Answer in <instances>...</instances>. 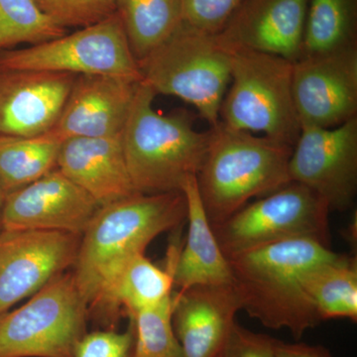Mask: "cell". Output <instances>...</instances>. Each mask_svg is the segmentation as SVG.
<instances>
[{
  "mask_svg": "<svg viewBox=\"0 0 357 357\" xmlns=\"http://www.w3.org/2000/svg\"><path fill=\"white\" fill-rule=\"evenodd\" d=\"M335 253L318 241L299 238L227 257L243 311L266 328H286L300 340L321 323L303 279L312 266Z\"/></svg>",
  "mask_w": 357,
  "mask_h": 357,
  "instance_id": "6da1fadb",
  "label": "cell"
},
{
  "mask_svg": "<svg viewBox=\"0 0 357 357\" xmlns=\"http://www.w3.org/2000/svg\"><path fill=\"white\" fill-rule=\"evenodd\" d=\"M187 220L183 192L138 194L100 206L82 234L72 268L88 309L133 256L145 253L160 234Z\"/></svg>",
  "mask_w": 357,
  "mask_h": 357,
  "instance_id": "7a4b0ae2",
  "label": "cell"
},
{
  "mask_svg": "<svg viewBox=\"0 0 357 357\" xmlns=\"http://www.w3.org/2000/svg\"><path fill=\"white\" fill-rule=\"evenodd\" d=\"M156 96L140 82L121 132L129 175L139 194L182 192L185 181L199 173L211 139L210 129L197 130L187 110L157 112Z\"/></svg>",
  "mask_w": 357,
  "mask_h": 357,
  "instance_id": "3957f363",
  "label": "cell"
},
{
  "mask_svg": "<svg viewBox=\"0 0 357 357\" xmlns=\"http://www.w3.org/2000/svg\"><path fill=\"white\" fill-rule=\"evenodd\" d=\"M197 184L206 217L218 225L250 202L291 183L289 161L293 147L218 122Z\"/></svg>",
  "mask_w": 357,
  "mask_h": 357,
  "instance_id": "277c9868",
  "label": "cell"
},
{
  "mask_svg": "<svg viewBox=\"0 0 357 357\" xmlns=\"http://www.w3.org/2000/svg\"><path fill=\"white\" fill-rule=\"evenodd\" d=\"M229 51L231 84L220 105V121L295 146L301 122L294 102V62L262 52Z\"/></svg>",
  "mask_w": 357,
  "mask_h": 357,
  "instance_id": "5b68a950",
  "label": "cell"
},
{
  "mask_svg": "<svg viewBox=\"0 0 357 357\" xmlns=\"http://www.w3.org/2000/svg\"><path fill=\"white\" fill-rule=\"evenodd\" d=\"M142 82L156 95L176 96L198 110L210 128L230 84V53L218 35L183 22L158 48L138 63Z\"/></svg>",
  "mask_w": 357,
  "mask_h": 357,
  "instance_id": "8992f818",
  "label": "cell"
},
{
  "mask_svg": "<svg viewBox=\"0 0 357 357\" xmlns=\"http://www.w3.org/2000/svg\"><path fill=\"white\" fill-rule=\"evenodd\" d=\"M88 321L74 275H59L23 306L0 312V357H75Z\"/></svg>",
  "mask_w": 357,
  "mask_h": 357,
  "instance_id": "52a82bcc",
  "label": "cell"
},
{
  "mask_svg": "<svg viewBox=\"0 0 357 357\" xmlns=\"http://www.w3.org/2000/svg\"><path fill=\"white\" fill-rule=\"evenodd\" d=\"M331 211L318 194L291 182L211 227L227 258L290 239H314L331 246Z\"/></svg>",
  "mask_w": 357,
  "mask_h": 357,
  "instance_id": "ba28073f",
  "label": "cell"
},
{
  "mask_svg": "<svg viewBox=\"0 0 357 357\" xmlns=\"http://www.w3.org/2000/svg\"><path fill=\"white\" fill-rule=\"evenodd\" d=\"M0 67L77 75H105L142 82L116 13L72 34L0 52Z\"/></svg>",
  "mask_w": 357,
  "mask_h": 357,
  "instance_id": "9c48e42d",
  "label": "cell"
},
{
  "mask_svg": "<svg viewBox=\"0 0 357 357\" xmlns=\"http://www.w3.org/2000/svg\"><path fill=\"white\" fill-rule=\"evenodd\" d=\"M289 176L325 199L331 211L349 210L357 192V117L333 128L301 126Z\"/></svg>",
  "mask_w": 357,
  "mask_h": 357,
  "instance_id": "30bf717a",
  "label": "cell"
},
{
  "mask_svg": "<svg viewBox=\"0 0 357 357\" xmlns=\"http://www.w3.org/2000/svg\"><path fill=\"white\" fill-rule=\"evenodd\" d=\"M81 234L3 229L0 234V312L31 297L76 263Z\"/></svg>",
  "mask_w": 357,
  "mask_h": 357,
  "instance_id": "8fae6325",
  "label": "cell"
},
{
  "mask_svg": "<svg viewBox=\"0 0 357 357\" xmlns=\"http://www.w3.org/2000/svg\"><path fill=\"white\" fill-rule=\"evenodd\" d=\"M301 126L333 128L357 117V46L293 63Z\"/></svg>",
  "mask_w": 357,
  "mask_h": 357,
  "instance_id": "7c38bea8",
  "label": "cell"
},
{
  "mask_svg": "<svg viewBox=\"0 0 357 357\" xmlns=\"http://www.w3.org/2000/svg\"><path fill=\"white\" fill-rule=\"evenodd\" d=\"M100 206L58 169L6 196L3 229L83 234Z\"/></svg>",
  "mask_w": 357,
  "mask_h": 357,
  "instance_id": "4fadbf2b",
  "label": "cell"
},
{
  "mask_svg": "<svg viewBox=\"0 0 357 357\" xmlns=\"http://www.w3.org/2000/svg\"><path fill=\"white\" fill-rule=\"evenodd\" d=\"M77 76L0 67V136L33 137L48 133Z\"/></svg>",
  "mask_w": 357,
  "mask_h": 357,
  "instance_id": "5bb4252c",
  "label": "cell"
},
{
  "mask_svg": "<svg viewBox=\"0 0 357 357\" xmlns=\"http://www.w3.org/2000/svg\"><path fill=\"white\" fill-rule=\"evenodd\" d=\"M139 84L105 75H79L48 133L60 141L119 135Z\"/></svg>",
  "mask_w": 357,
  "mask_h": 357,
  "instance_id": "9a60e30c",
  "label": "cell"
},
{
  "mask_svg": "<svg viewBox=\"0 0 357 357\" xmlns=\"http://www.w3.org/2000/svg\"><path fill=\"white\" fill-rule=\"evenodd\" d=\"M234 284L198 285L173 292L172 326L184 357H220L237 312Z\"/></svg>",
  "mask_w": 357,
  "mask_h": 357,
  "instance_id": "2e32d148",
  "label": "cell"
},
{
  "mask_svg": "<svg viewBox=\"0 0 357 357\" xmlns=\"http://www.w3.org/2000/svg\"><path fill=\"white\" fill-rule=\"evenodd\" d=\"M307 0H244L218 38L229 50L244 49L296 62L302 56Z\"/></svg>",
  "mask_w": 357,
  "mask_h": 357,
  "instance_id": "e0dca14e",
  "label": "cell"
},
{
  "mask_svg": "<svg viewBox=\"0 0 357 357\" xmlns=\"http://www.w3.org/2000/svg\"><path fill=\"white\" fill-rule=\"evenodd\" d=\"M57 169L100 206L138 194L129 175L121 134L63 141Z\"/></svg>",
  "mask_w": 357,
  "mask_h": 357,
  "instance_id": "ac0fdd59",
  "label": "cell"
},
{
  "mask_svg": "<svg viewBox=\"0 0 357 357\" xmlns=\"http://www.w3.org/2000/svg\"><path fill=\"white\" fill-rule=\"evenodd\" d=\"M172 245L166 269L145 253L131 257L109 282L88 309L89 321L102 330H114L121 317L128 318L163 302L173 293L174 267L180 249Z\"/></svg>",
  "mask_w": 357,
  "mask_h": 357,
  "instance_id": "d6986e66",
  "label": "cell"
},
{
  "mask_svg": "<svg viewBox=\"0 0 357 357\" xmlns=\"http://www.w3.org/2000/svg\"><path fill=\"white\" fill-rule=\"evenodd\" d=\"M182 192L187 203L188 234L174 267L176 292L198 285L234 283L229 260L218 245L206 217L195 176L185 181Z\"/></svg>",
  "mask_w": 357,
  "mask_h": 357,
  "instance_id": "ffe728a7",
  "label": "cell"
},
{
  "mask_svg": "<svg viewBox=\"0 0 357 357\" xmlns=\"http://www.w3.org/2000/svg\"><path fill=\"white\" fill-rule=\"evenodd\" d=\"M305 291L321 321L357 319V260L335 253L305 274Z\"/></svg>",
  "mask_w": 357,
  "mask_h": 357,
  "instance_id": "44dd1931",
  "label": "cell"
},
{
  "mask_svg": "<svg viewBox=\"0 0 357 357\" xmlns=\"http://www.w3.org/2000/svg\"><path fill=\"white\" fill-rule=\"evenodd\" d=\"M115 13L138 63L183 23L181 0H115Z\"/></svg>",
  "mask_w": 357,
  "mask_h": 357,
  "instance_id": "7402d4cb",
  "label": "cell"
},
{
  "mask_svg": "<svg viewBox=\"0 0 357 357\" xmlns=\"http://www.w3.org/2000/svg\"><path fill=\"white\" fill-rule=\"evenodd\" d=\"M62 142L49 133L0 136V185L6 196L56 170Z\"/></svg>",
  "mask_w": 357,
  "mask_h": 357,
  "instance_id": "603a6c76",
  "label": "cell"
},
{
  "mask_svg": "<svg viewBox=\"0 0 357 357\" xmlns=\"http://www.w3.org/2000/svg\"><path fill=\"white\" fill-rule=\"evenodd\" d=\"M357 0H307L302 57L357 46Z\"/></svg>",
  "mask_w": 357,
  "mask_h": 357,
  "instance_id": "cb8c5ba5",
  "label": "cell"
},
{
  "mask_svg": "<svg viewBox=\"0 0 357 357\" xmlns=\"http://www.w3.org/2000/svg\"><path fill=\"white\" fill-rule=\"evenodd\" d=\"M68 29L42 13L34 0H0V52L60 38Z\"/></svg>",
  "mask_w": 357,
  "mask_h": 357,
  "instance_id": "d4e9b609",
  "label": "cell"
},
{
  "mask_svg": "<svg viewBox=\"0 0 357 357\" xmlns=\"http://www.w3.org/2000/svg\"><path fill=\"white\" fill-rule=\"evenodd\" d=\"M173 293L131 317L135 326L132 357H184L172 326Z\"/></svg>",
  "mask_w": 357,
  "mask_h": 357,
  "instance_id": "484cf974",
  "label": "cell"
},
{
  "mask_svg": "<svg viewBox=\"0 0 357 357\" xmlns=\"http://www.w3.org/2000/svg\"><path fill=\"white\" fill-rule=\"evenodd\" d=\"M42 13L62 27L84 28L115 13V0H34Z\"/></svg>",
  "mask_w": 357,
  "mask_h": 357,
  "instance_id": "4316f807",
  "label": "cell"
},
{
  "mask_svg": "<svg viewBox=\"0 0 357 357\" xmlns=\"http://www.w3.org/2000/svg\"><path fill=\"white\" fill-rule=\"evenodd\" d=\"M183 22L199 31L218 35L244 0H181Z\"/></svg>",
  "mask_w": 357,
  "mask_h": 357,
  "instance_id": "83f0119b",
  "label": "cell"
},
{
  "mask_svg": "<svg viewBox=\"0 0 357 357\" xmlns=\"http://www.w3.org/2000/svg\"><path fill=\"white\" fill-rule=\"evenodd\" d=\"M135 344V326L129 319L128 330H100L86 333L76 349L75 357H132Z\"/></svg>",
  "mask_w": 357,
  "mask_h": 357,
  "instance_id": "f1b7e54d",
  "label": "cell"
},
{
  "mask_svg": "<svg viewBox=\"0 0 357 357\" xmlns=\"http://www.w3.org/2000/svg\"><path fill=\"white\" fill-rule=\"evenodd\" d=\"M220 357H276L273 337L234 324Z\"/></svg>",
  "mask_w": 357,
  "mask_h": 357,
  "instance_id": "f546056e",
  "label": "cell"
},
{
  "mask_svg": "<svg viewBox=\"0 0 357 357\" xmlns=\"http://www.w3.org/2000/svg\"><path fill=\"white\" fill-rule=\"evenodd\" d=\"M273 347L276 357H333L321 345L287 344L273 338Z\"/></svg>",
  "mask_w": 357,
  "mask_h": 357,
  "instance_id": "4dcf8cb0",
  "label": "cell"
},
{
  "mask_svg": "<svg viewBox=\"0 0 357 357\" xmlns=\"http://www.w3.org/2000/svg\"><path fill=\"white\" fill-rule=\"evenodd\" d=\"M6 194L4 192L3 190H2L1 185H0V234H1L2 230H3V222H2V218H3V208L4 204H6Z\"/></svg>",
  "mask_w": 357,
  "mask_h": 357,
  "instance_id": "1f68e13d",
  "label": "cell"
}]
</instances>
